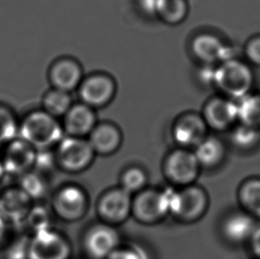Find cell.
Segmentation results:
<instances>
[{"instance_id": "obj_1", "label": "cell", "mask_w": 260, "mask_h": 259, "mask_svg": "<svg viewBox=\"0 0 260 259\" xmlns=\"http://www.w3.org/2000/svg\"><path fill=\"white\" fill-rule=\"evenodd\" d=\"M212 84L222 96L238 102L252 92L255 75L247 61L231 58L215 68Z\"/></svg>"}, {"instance_id": "obj_2", "label": "cell", "mask_w": 260, "mask_h": 259, "mask_svg": "<svg viewBox=\"0 0 260 259\" xmlns=\"http://www.w3.org/2000/svg\"><path fill=\"white\" fill-rule=\"evenodd\" d=\"M65 136L58 119L42 109L33 110L20 120L18 137L37 150L52 149Z\"/></svg>"}, {"instance_id": "obj_3", "label": "cell", "mask_w": 260, "mask_h": 259, "mask_svg": "<svg viewBox=\"0 0 260 259\" xmlns=\"http://www.w3.org/2000/svg\"><path fill=\"white\" fill-rule=\"evenodd\" d=\"M209 206L206 191L198 185L181 187L179 191L171 189L170 214L185 223H192L204 217Z\"/></svg>"}, {"instance_id": "obj_4", "label": "cell", "mask_w": 260, "mask_h": 259, "mask_svg": "<svg viewBox=\"0 0 260 259\" xmlns=\"http://www.w3.org/2000/svg\"><path fill=\"white\" fill-rule=\"evenodd\" d=\"M171 189L146 187L133 198L132 216L141 224H154L170 214Z\"/></svg>"}, {"instance_id": "obj_5", "label": "cell", "mask_w": 260, "mask_h": 259, "mask_svg": "<svg viewBox=\"0 0 260 259\" xmlns=\"http://www.w3.org/2000/svg\"><path fill=\"white\" fill-rule=\"evenodd\" d=\"M54 154L57 167L65 172L78 173L90 167L96 154L88 140L64 136L57 145Z\"/></svg>"}, {"instance_id": "obj_6", "label": "cell", "mask_w": 260, "mask_h": 259, "mask_svg": "<svg viewBox=\"0 0 260 259\" xmlns=\"http://www.w3.org/2000/svg\"><path fill=\"white\" fill-rule=\"evenodd\" d=\"M89 200L85 190L80 186H62L53 193L50 210L52 213L65 222H76L85 217Z\"/></svg>"}, {"instance_id": "obj_7", "label": "cell", "mask_w": 260, "mask_h": 259, "mask_svg": "<svg viewBox=\"0 0 260 259\" xmlns=\"http://www.w3.org/2000/svg\"><path fill=\"white\" fill-rule=\"evenodd\" d=\"M38 150L17 137L0 147V160L7 177L17 179L35 167Z\"/></svg>"}, {"instance_id": "obj_8", "label": "cell", "mask_w": 260, "mask_h": 259, "mask_svg": "<svg viewBox=\"0 0 260 259\" xmlns=\"http://www.w3.org/2000/svg\"><path fill=\"white\" fill-rule=\"evenodd\" d=\"M71 256V243L53 228L28 237L27 259H70Z\"/></svg>"}, {"instance_id": "obj_9", "label": "cell", "mask_w": 260, "mask_h": 259, "mask_svg": "<svg viewBox=\"0 0 260 259\" xmlns=\"http://www.w3.org/2000/svg\"><path fill=\"white\" fill-rule=\"evenodd\" d=\"M200 165L193 152L186 148L172 151L164 161V174L167 180L180 187L193 185L200 173Z\"/></svg>"}, {"instance_id": "obj_10", "label": "cell", "mask_w": 260, "mask_h": 259, "mask_svg": "<svg viewBox=\"0 0 260 259\" xmlns=\"http://www.w3.org/2000/svg\"><path fill=\"white\" fill-rule=\"evenodd\" d=\"M116 92V81L106 73L91 74L84 77L78 87L82 103L93 109L109 104Z\"/></svg>"}, {"instance_id": "obj_11", "label": "cell", "mask_w": 260, "mask_h": 259, "mask_svg": "<svg viewBox=\"0 0 260 259\" xmlns=\"http://www.w3.org/2000/svg\"><path fill=\"white\" fill-rule=\"evenodd\" d=\"M133 196L121 187L107 191L99 200L97 212L105 224L116 225L132 216Z\"/></svg>"}, {"instance_id": "obj_12", "label": "cell", "mask_w": 260, "mask_h": 259, "mask_svg": "<svg viewBox=\"0 0 260 259\" xmlns=\"http://www.w3.org/2000/svg\"><path fill=\"white\" fill-rule=\"evenodd\" d=\"M34 202L17 186L0 189V216L13 228H20Z\"/></svg>"}, {"instance_id": "obj_13", "label": "cell", "mask_w": 260, "mask_h": 259, "mask_svg": "<svg viewBox=\"0 0 260 259\" xmlns=\"http://www.w3.org/2000/svg\"><path fill=\"white\" fill-rule=\"evenodd\" d=\"M120 237L115 228L110 224H95L85 235V252L92 259H108L119 247Z\"/></svg>"}, {"instance_id": "obj_14", "label": "cell", "mask_w": 260, "mask_h": 259, "mask_svg": "<svg viewBox=\"0 0 260 259\" xmlns=\"http://www.w3.org/2000/svg\"><path fill=\"white\" fill-rule=\"evenodd\" d=\"M191 51L197 60L209 67L219 65L234 57L229 46L218 36L212 33H201L191 42Z\"/></svg>"}, {"instance_id": "obj_15", "label": "cell", "mask_w": 260, "mask_h": 259, "mask_svg": "<svg viewBox=\"0 0 260 259\" xmlns=\"http://www.w3.org/2000/svg\"><path fill=\"white\" fill-rule=\"evenodd\" d=\"M202 116L208 128L223 132L238 121L237 104L235 101L222 95L212 97L204 105Z\"/></svg>"}, {"instance_id": "obj_16", "label": "cell", "mask_w": 260, "mask_h": 259, "mask_svg": "<svg viewBox=\"0 0 260 259\" xmlns=\"http://www.w3.org/2000/svg\"><path fill=\"white\" fill-rule=\"evenodd\" d=\"M84 72L78 60L71 57H60L51 64L48 81L52 88L70 92L79 87Z\"/></svg>"}, {"instance_id": "obj_17", "label": "cell", "mask_w": 260, "mask_h": 259, "mask_svg": "<svg viewBox=\"0 0 260 259\" xmlns=\"http://www.w3.org/2000/svg\"><path fill=\"white\" fill-rule=\"evenodd\" d=\"M208 129L202 115L185 113L179 116L173 124V139L181 148L196 147L208 136Z\"/></svg>"}, {"instance_id": "obj_18", "label": "cell", "mask_w": 260, "mask_h": 259, "mask_svg": "<svg viewBox=\"0 0 260 259\" xmlns=\"http://www.w3.org/2000/svg\"><path fill=\"white\" fill-rule=\"evenodd\" d=\"M97 123L94 109L81 102L73 104L63 116L62 128L66 136L85 139Z\"/></svg>"}, {"instance_id": "obj_19", "label": "cell", "mask_w": 260, "mask_h": 259, "mask_svg": "<svg viewBox=\"0 0 260 259\" xmlns=\"http://www.w3.org/2000/svg\"><path fill=\"white\" fill-rule=\"evenodd\" d=\"M88 141L95 154L110 155L119 149L123 136L116 124L103 122L96 124L88 136Z\"/></svg>"}, {"instance_id": "obj_20", "label": "cell", "mask_w": 260, "mask_h": 259, "mask_svg": "<svg viewBox=\"0 0 260 259\" xmlns=\"http://www.w3.org/2000/svg\"><path fill=\"white\" fill-rule=\"evenodd\" d=\"M257 225L254 217L246 212H235L226 217L222 224V232L226 240L233 243L250 241Z\"/></svg>"}, {"instance_id": "obj_21", "label": "cell", "mask_w": 260, "mask_h": 259, "mask_svg": "<svg viewBox=\"0 0 260 259\" xmlns=\"http://www.w3.org/2000/svg\"><path fill=\"white\" fill-rule=\"evenodd\" d=\"M225 147L220 140L214 136H207L194 147V156L201 168H215L225 157Z\"/></svg>"}, {"instance_id": "obj_22", "label": "cell", "mask_w": 260, "mask_h": 259, "mask_svg": "<svg viewBox=\"0 0 260 259\" xmlns=\"http://www.w3.org/2000/svg\"><path fill=\"white\" fill-rule=\"evenodd\" d=\"M17 185L34 203H41L49 193V183L46 174L32 170L18 178Z\"/></svg>"}, {"instance_id": "obj_23", "label": "cell", "mask_w": 260, "mask_h": 259, "mask_svg": "<svg viewBox=\"0 0 260 259\" xmlns=\"http://www.w3.org/2000/svg\"><path fill=\"white\" fill-rule=\"evenodd\" d=\"M52 210L41 203H34L23 223L21 224V230L28 237L36 235L39 232L45 231L52 226Z\"/></svg>"}, {"instance_id": "obj_24", "label": "cell", "mask_w": 260, "mask_h": 259, "mask_svg": "<svg viewBox=\"0 0 260 259\" xmlns=\"http://www.w3.org/2000/svg\"><path fill=\"white\" fill-rule=\"evenodd\" d=\"M73 105L71 93L51 88L42 99V110L58 119L63 117Z\"/></svg>"}, {"instance_id": "obj_25", "label": "cell", "mask_w": 260, "mask_h": 259, "mask_svg": "<svg viewBox=\"0 0 260 259\" xmlns=\"http://www.w3.org/2000/svg\"><path fill=\"white\" fill-rule=\"evenodd\" d=\"M188 14L186 0H157L155 15L167 24L177 25L182 22Z\"/></svg>"}, {"instance_id": "obj_26", "label": "cell", "mask_w": 260, "mask_h": 259, "mask_svg": "<svg viewBox=\"0 0 260 259\" xmlns=\"http://www.w3.org/2000/svg\"><path fill=\"white\" fill-rule=\"evenodd\" d=\"M236 104L238 122L247 126L260 130V93L251 92L236 102Z\"/></svg>"}, {"instance_id": "obj_27", "label": "cell", "mask_w": 260, "mask_h": 259, "mask_svg": "<svg viewBox=\"0 0 260 259\" xmlns=\"http://www.w3.org/2000/svg\"><path fill=\"white\" fill-rule=\"evenodd\" d=\"M238 198L246 213L260 217V179H250L240 186Z\"/></svg>"}, {"instance_id": "obj_28", "label": "cell", "mask_w": 260, "mask_h": 259, "mask_svg": "<svg viewBox=\"0 0 260 259\" xmlns=\"http://www.w3.org/2000/svg\"><path fill=\"white\" fill-rule=\"evenodd\" d=\"M17 116L7 106L0 104V147L16 139L19 133Z\"/></svg>"}, {"instance_id": "obj_29", "label": "cell", "mask_w": 260, "mask_h": 259, "mask_svg": "<svg viewBox=\"0 0 260 259\" xmlns=\"http://www.w3.org/2000/svg\"><path fill=\"white\" fill-rule=\"evenodd\" d=\"M148 175L143 169L133 166L126 169L121 175L120 187L133 196L140 193L147 187Z\"/></svg>"}, {"instance_id": "obj_30", "label": "cell", "mask_w": 260, "mask_h": 259, "mask_svg": "<svg viewBox=\"0 0 260 259\" xmlns=\"http://www.w3.org/2000/svg\"><path fill=\"white\" fill-rule=\"evenodd\" d=\"M260 140V130L240 123L233 130L231 140L237 148L247 150L256 146Z\"/></svg>"}, {"instance_id": "obj_31", "label": "cell", "mask_w": 260, "mask_h": 259, "mask_svg": "<svg viewBox=\"0 0 260 259\" xmlns=\"http://www.w3.org/2000/svg\"><path fill=\"white\" fill-rule=\"evenodd\" d=\"M243 53L250 66L260 67V35L254 36L247 41Z\"/></svg>"}, {"instance_id": "obj_32", "label": "cell", "mask_w": 260, "mask_h": 259, "mask_svg": "<svg viewBox=\"0 0 260 259\" xmlns=\"http://www.w3.org/2000/svg\"><path fill=\"white\" fill-rule=\"evenodd\" d=\"M108 259H142V256L138 249L118 247Z\"/></svg>"}, {"instance_id": "obj_33", "label": "cell", "mask_w": 260, "mask_h": 259, "mask_svg": "<svg viewBox=\"0 0 260 259\" xmlns=\"http://www.w3.org/2000/svg\"><path fill=\"white\" fill-rule=\"evenodd\" d=\"M13 226L7 223L3 217L0 216V249L5 245L10 236Z\"/></svg>"}, {"instance_id": "obj_34", "label": "cell", "mask_w": 260, "mask_h": 259, "mask_svg": "<svg viewBox=\"0 0 260 259\" xmlns=\"http://www.w3.org/2000/svg\"><path fill=\"white\" fill-rule=\"evenodd\" d=\"M251 249L253 251L254 255L260 259V226H257L255 229L253 235L250 239Z\"/></svg>"}, {"instance_id": "obj_35", "label": "cell", "mask_w": 260, "mask_h": 259, "mask_svg": "<svg viewBox=\"0 0 260 259\" xmlns=\"http://www.w3.org/2000/svg\"><path fill=\"white\" fill-rule=\"evenodd\" d=\"M7 176H6V173H5V171H4L3 165H2V163H1V160H0V184L3 182V180Z\"/></svg>"}]
</instances>
